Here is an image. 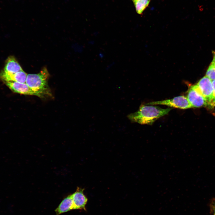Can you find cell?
Wrapping results in <instances>:
<instances>
[{
	"label": "cell",
	"mask_w": 215,
	"mask_h": 215,
	"mask_svg": "<svg viewBox=\"0 0 215 215\" xmlns=\"http://www.w3.org/2000/svg\"><path fill=\"white\" fill-rule=\"evenodd\" d=\"M73 210V202L71 195H70L64 198L55 209L56 215Z\"/></svg>",
	"instance_id": "obj_9"
},
{
	"label": "cell",
	"mask_w": 215,
	"mask_h": 215,
	"mask_svg": "<svg viewBox=\"0 0 215 215\" xmlns=\"http://www.w3.org/2000/svg\"><path fill=\"white\" fill-rule=\"evenodd\" d=\"M132 0L133 1V2H134V1H136V0Z\"/></svg>",
	"instance_id": "obj_16"
},
{
	"label": "cell",
	"mask_w": 215,
	"mask_h": 215,
	"mask_svg": "<svg viewBox=\"0 0 215 215\" xmlns=\"http://www.w3.org/2000/svg\"><path fill=\"white\" fill-rule=\"evenodd\" d=\"M204 98L207 106L210 108L215 106L212 81L207 76L201 78L196 84Z\"/></svg>",
	"instance_id": "obj_3"
},
{
	"label": "cell",
	"mask_w": 215,
	"mask_h": 215,
	"mask_svg": "<svg viewBox=\"0 0 215 215\" xmlns=\"http://www.w3.org/2000/svg\"><path fill=\"white\" fill-rule=\"evenodd\" d=\"M84 189L78 187L76 191L71 194L73 202V209L86 210L87 199L84 193Z\"/></svg>",
	"instance_id": "obj_7"
},
{
	"label": "cell",
	"mask_w": 215,
	"mask_h": 215,
	"mask_svg": "<svg viewBox=\"0 0 215 215\" xmlns=\"http://www.w3.org/2000/svg\"><path fill=\"white\" fill-rule=\"evenodd\" d=\"M147 105H162L171 108L187 109L192 108L186 97L184 96H176L172 99L153 101L145 104Z\"/></svg>",
	"instance_id": "obj_4"
},
{
	"label": "cell",
	"mask_w": 215,
	"mask_h": 215,
	"mask_svg": "<svg viewBox=\"0 0 215 215\" xmlns=\"http://www.w3.org/2000/svg\"><path fill=\"white\" fill-rule=\"evenodd\" d=\"M4 83L13 92L22 94L34 95L37 94L33 91L26 83L14 81H4Z\"/></svg>",
	"instance_id": "obj_6"
},
{
	"label": "cell",
	"mask_w": 215,
	"mask_h": 215,
	"mask_svg": "<svg viewBox=\"0 0 215 215\" xmlns=\"http://www.w3.org/2000/svg\"><path fill=\"white\" fill-rule=\"evenodd\" d=\"M186 97L192 108L207 106L206 101L196 85L190 87Z\"/></svg>",
	"instance_id": "obj_5"
},
{
	"label": "cell",
	"mask_w": 215,
	"mask_h": 215,
	"mask_svg": "<svg viewBox=\"0 0 215 215\" xmlns=\"http://www.w3.org/2000/svg\"><path fill=\"white\" fill-rule=\"evenodd\" d=\"M27 75L23 70L15 73H8L2 70L0 72V79L3 82L14 81L26 83Z\"/></svg>",
	"instance_id": "obj_8"
},
{
	"label": "cell",
	"mask_w": 215,
	"mask_h": 215,
	"mask_svg": "<svg viewBox=\"0 0 215 215\" xmlns=\"http://www.w3.org/2000/svg\"><path fill=\"white\" fill-rule=\"evenodd\" d=\"M214 95L215 99V79L212 81Z\"/></svg>",
	"instance_id": "obj_13"
},
{
	"label": "cell",
	"mask_w": 215,
	"mask_h": 215,
	"mask_svg": "<svg viewBox=\"0 0 215 215\" xmlns=\"http://www.w3.org/2000/svg\"><path fill=\"white\" fill-rule=\"evenodd\" d=\"M172 109L143 105L137 111L128 115L127 117L132 122L151 125L159 118L167 114Z\"/></svg>",
	"instance_id": "obj_1"
},
{
	"label": "cell",
	"mask_w": 215,
	"mask_h": 215,
	"mask_svg": "<svg viewBox=\"0 0 215 215\" xmlns=\"http://www.w3.org/2000/svg\"><path fill=\"white\" fill-rule=\"evenodd\" d=\"M49 74L46 67H44L37 74L27 75L26 83L41 98L52 96L47 83Z\"/></svg>",
	"instance_id": "obj_2"
},
{
	"label": "cell",
	"mask_w": 215,
	"mask_h": 215,
	"mask_svg": "<svg viewBox=\"0 0 215 215\" xmlns=\"http://www.w3.org/2000/svg\"><path fill=\"white\" fill-rule=\"evenodd\" d=\"M3 70L8 73H15L23 70L16 59L11 56L7 59Z\"/></svg>",
	"instance_id": "obj_10"
},
{
	"label": "cell",
	"mask_w": 215,
	"mask_h": 215,
	"mask_svg": "<svg viewBox=\"0 0 215 215\" xmlns=\"http://www.w3.org/2000/svg\"><path fill=\"white\" fill-rule=\"evenodd\" d=\"M213 53L214 56L213 59L215 61V51H213Z\"/></svg>",
	"instance_id": "obj_14"
},
{
	"label": "cell",
	"mask_w": 215,
	"mask_h": 215,
	"mask_svg": "<svg viewBox=\"0 0 215 215\" xmlns=\"http://www.w3.org/2000/svg\"><path fill=\"white\" fill-rule=\"evenodd\" d=\"M150 0H136L133 2L137 13L141 14L148 6Z\"/></svg>",
	"instance_id": "obj_11"
},
{
	"label": "cell",
	"mask_w": 215,
	"mask_h": 215,
	"mask_svg": "<svg viewBox=\"0 0 215 215\" xmlns=\"http://www.w3.org/2000/svg\"><path fill=\"white\" fill-rule=\"evenodd\" d=\"M213 211L214 215H215V205L213 207Z\"/></svg>",
	"instance_id": "obj_15"
},
{
	"label": "cell",
	"mask_w": 215,
	"mask_h": 215,
	"mask_svg": "<svg viewBox=\"0 0 215 215\" xmlns=\"http://www.w3.org/2000/svg\"><path fill=\"white\" fill-rule=\"evenodd\" d=\"M205 76L211 81L215 79V61L213 59L207 70Z\"/></svg>",
	"instance_id": "obj_12"
}]
</instances>
